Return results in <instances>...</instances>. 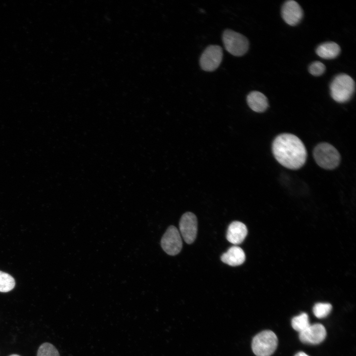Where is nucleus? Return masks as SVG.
<instances>
[{"instance_id":"obj_1","label":"nucleus","mask_w":356,"mask_h":356,"mask_svg":"<svg viewBox=\"0 0 356 356\" xmlns=\"http://www.w3.org/2000/svg\"><path fill=\"white\" fill-rule=\"evenodd\" d=\"M273 155L283 167L292 170L305 164L307 152L302 140L294 134L283 133L277 135L272 144Z\"/></svg>"},{"instance_id":"obj_2","label":"nucleus","mask_w":356,"mask_h":356,"mask_svg":"<svg viewBox=\"0 0 356 356\" xmlns=\"http://www.w3.org/2000/svg\"><path fill=\"white\" fill-rule=\"evenodd\" d=\"M355 90V83L348 75L341 74L336 76L330 85L332 98L336 102L344 103L352 97Z\"/></svg>"},{"instance_id":"obj_3","label":"nucleus","mask_w":356,"mask_h":356,"mask_svg":"<svg viewBox=\"0 0 356 356\" xmlns=\"http://www.w3.org/2000/svg\"><path fill=\"white\" fill-rule=\"evenodd\" d=\"M313 156L317 164L326 170H333L340 164L341 156L331 144L322 142L317 144L313 151Z\"/></svg>"},{"instance_id":"obj_4","label":"nucleus","mask_w":356,"mask_h":356,"mask_svg":"<svg viewBox=\"0 0 356 356\" xmlns=\"http://www.w3.org/2000/svg\"><path fill=\"white\" fill-rule=\"evenodd\" d=\"M277 344L275 334L270 330H264L253 338L252 349L257 356H270L275 351Z\"/></svg>"},{"instance_id":"obj_5","label":"nucleus","mask_w":356,"mask_h":356,"mask_svg":"<svg viewBox=\"0 0 356 356\" xmlns=\"http://www.w3.org/2000/svg\"><path fill=\"white\" fill-rule=\"evenodd\" d=\"M222 42L225 49L234 56H242L249 49V43L246 37L230 29L223 32Z\"/></svg>"},{"instance_id":"obj_6","label":"nucleus","mask_w":356,"mask_h":356,"mask_svg":"<svg viewBox=\"0 0 356 356\" xmlns=\"http://www.w3.org/2000/svg\"><path fill=\"white\" fill-rule=\"evenodd\" d=\"M222 50L218 45L207 47L200 58L201 68L206 71H213L220 65L222 59Z\"/></svg>"},{"instance_id":"obj_7","label":"nucleus","mask_w":356,"mask_h":356,"mask_svg":"<svg viewBox=\"0 0 356 356\" xmlns=\"http://www.w3.org/2000/svg\"><path fill=\"white\" fill-rule=\"evenodd\" d=\"M161 245L163 250L168 255L174 256L178 254L182 247L180 234L174 226H170L162 236Z\"/></svg>"},{"instance_id":"obj_8","label":"nucleus","mask_w":356,"mask_h":356,"mask_svg":"<svg viewBox=\"0 0 356 356\" xmlns=\"http://www.w3.org/2000/svg\"><path fill=\"white\" fill-rule=\"evenodd\" d=\"M180 233L187 244H191L196 239L197 233V220L196 216L191 212L184 213L179 223Z\"/></svg>"},{"instance_id":"obj_9","label":"nucleus","mask_w":356,"mask_h":356,"mask_svg":"<svg viewBox=\"0 0 356 356\" xmlns=\"http://www.w3.org/2000/svg\"><path fill=\"white\" fill-rule=\"evenodd\" d=\"M326 336V329L320 323L310 324L306 329L299 333V339L302 343L313 345L322 342Z\"/></svg>"},{"instance_id":"obj_10","label":"nucleus","mask_w":356,"mask_h":356,"mask_svg":"<svg viewBox=\"0 0 356 356\" xmlns=\"http://www.w3.org/2000/svg\"><path fill=\"white\" fill-rule=\"evenodd\" d=\"M281 15L284 21L290 26L297 25L303 16V11L296 1L289 0L284 2L281 8Z\"/></svg>"},{"instance_id":"obj_11","label":"nucleus","mask_w":356,"mask_h":356,"mask_svg":"<svg viewBox=\"0 0 356 356\" xmlns=\"http://www.w3.org/2000/svg\"><path fill=\"white\" fill-rule=\"evenodd\" d=\"M247 228L242 222L238 221L232 222L227 228V240L232 244L237 245L241 243L247 234Z\"/></svg>"},{"instance_id":"obj_12","label":"nucleus","mask_w":356,"mask_h":356,"mask_svg":"<svg viewBox=\"0 0 356 356\" xmlns=\"http://www.w3.org/2000/svg\"><path fill=\"white\" fill-rule=\"evenodd\" d=\"M221 260L230 266H238L244 262L245 253L240 247L236 246H232L222 255Z\"/></svg>"},{"instance_id":"obj_13","label":"nucleus","mask_w":356,"mask_h":356,"mask_svg":"<svg viewBox=\"0 0 356 356\" xmlns=\"http://www.w3.org/2000/svg\"><path fill=\"white\" fill-rule=\"evenodd\" d=\"M246 100L249 107L256 112H263L268 106L267 97L263 93L258 91H253L250 92L247 96Z\"/></svg>"},{"instance_id":"obj_14","label":"nucleus","mask_w":356,"mask_h":356,"mask_svg":"<svg viewBox=\"0 0 356 356\" xmlns=\"http://www.w3.org/2000/svg\"><path fill=\"white\" fill-rule=\"evenodd\" d=\"M340 51V47L337 44L330 42L320 44L316 49V53L322 58L331 59L336 58Z\"/></svg>"},{"instance_id":"obj_15","label":"nucleus","mask_w":356,"mask_h":356,"mask_svg":"<svg viewBox=\"0 0 356 356\" xmlns=\"http://www.w3.org/2000/svg\"><path fill=\"white\" fill-rule=\"evenodd\" d=\"M291 325L293 328L299 333L303 331L310 325L308 314L303 312L294 317L291 321Z\"/></svg>"},{"instance_id":"obj_16","label":"nucleus","mask_w":356,"mask_h":356,"mask_svg":"<svg viewBox=\"0 0 356 356\" xmlns=\"http://www.w3.org/2000/svg\"><path fill=\"white\" fill-rule=\"evenodd\" d=\"M15 285L14 278L9 274L0 270V292H8L12 290Z\"/></svg>"},{"instance_id":"obj_17","label":"nucleus","mask_w":356,"mask_h":356,"mask_svg":"<svg viewBox=\"0 0 356 356\" xmlns=\"http://www.w3.org/2000/svg\"><path fill=\"white\" fill-rule=\"evenodd\" d=\"M332 307L329 303H318L313 307L314 315L318 318L326 317L330 312Z\"/></svg>"},{"instance_id":"obj_18","label":"nucleus","mask_w":356,"mask_h":356,"mask_svg":"<svg viewBox=\"0 0 356 356\" xmlns=\"http://www.w3.org/2000/svg\"><path fill=\"white\" fill-rule=\"evenodd\" d=\"M37 356H60L56 348L49 343L42 344L38 349Z\"/></svg>"},{"instance_id":"obj_19","label":"nucleus","mask_w":356,"mask_h":356,"mask_svg":"<svg viewBox=\"0 0 356 356\" xmlns=\"http://www.w3.org/2000/svg\"><path fill=\"white\" fill-rule=\"evenodd\" d=\"M325 70V65L319 61L312 62L309 66V71L314 76L321 75Z\"/></svg>"},{"instance_id":"obj_20","label":"nucleus","mask_w":356,"mask_h":356,"mask_svg":"<svg viewBox=\"0 0 356 356\" xmlns=\"http://www.w3.org/2000/svg\"><path fill=\"white\" fill-rule=\"evenodd\" d=\"M294 356H309L303 352H299L297 353Z\"/></svg>"},{"instance_id":"obj_21","label":"nucleus","mask_w":356,"mask_h":356,"mask_svg":"<svg viewBox=\"0 0 356 356\" xmlns=\"http://www.w3.org/2000/svg\"><path fill=\"white\" fill-rule=\"evenodd\" d=\"M9 356H20L17 355V354H12V355H9Z\"/></svg>"}]
</instances>
